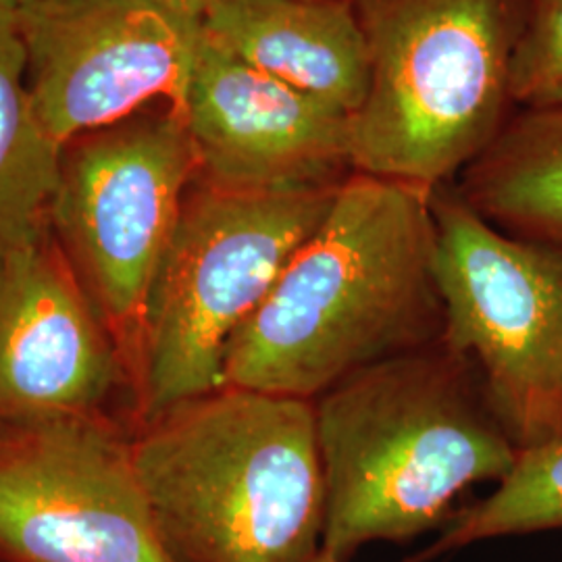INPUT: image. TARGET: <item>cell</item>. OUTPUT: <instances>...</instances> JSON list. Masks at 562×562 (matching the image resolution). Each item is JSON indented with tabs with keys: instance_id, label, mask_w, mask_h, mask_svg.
<instances>
[{
	"instance_id": "7a4b0ae2",
	"label": "cell",
	"mask_w": 562,
	"mask_h": 562,
	"mask_svg": "<svg viewBox=\"0 0 562 562\" xmlns=\"http://www.w3.org/2000/svg\"><path fill=\"white\" fill-rule=\"evenodd\" d=\"M313 408L323 550L341 561L443 529L471 485L503 482L519 459L475 362L443 340L357 371Z\"/></svg>"
},
{
	"instance_id": "7c38bea8",
	"label": "cell",
	"mask_w": 562,
	"mask_h": 562,
	"mask_svg": "<svg viewBox=\"0 0 562 562\" xmlns=\"http://www.w3.org/2000/svg\"><path fill=\"white\" fill-rule=\"evenodd\" d=\"M238 59L350 117L361 109L369 60L350 0H227L201 20Z\"/></svg>"
},
{
	"instance_id": "9c48e42d",
	"label": "cell",
	"mask_w": 562,
	"mask_h": 562,
	"mask_svg": "<svg viewBox=\"0 0 562 562\" xmlns=\"http://www.w3.org/2000/svg\"><path fill=\"white\" fill-rule=\"evenodd\" d=\"M15 18L32 99L63 148L146 102L165 101L181 115L201 21L155 0H34Z\"/></svg>"
},
{
	"instance_id": "8fae6325",
	"label": "cell",
	"mask_w": 562,
	"mask_h": 562,
	"mask_svg": "<svg viewBox=\"0 0 562 562\" xmlns=\"http://www.w3.org/2000/svg\"><path fill=\"white\" fill-rule=\"evenodd\" d=\"M115 359L92 304L44 238L0 250V422L86 415Z\"/></svg>"
},
{
	"instance_id": "6da1fadb",
	"label": "cell",
	"mask_w": 562,
	"mask_h": 562,
	"mask_svg": "<svg viewBox=\"0 0 562 562\" xmlns=\"http://www.w3.org/2000/svg\"><path fill=\"white\" fill-rule=\"evenodd\" d=\"M431 192L350 173L234 336L223 385L315 401L361 369L442 340Z\"/></svg>"
},
{
	"instance_id": "ba28073f",
	"label": "cell",
	"mask_w": 562,
	"mask_h": 562,
	"mask_svg": "<svg viewBox=\"0 0 562 562\" xmlns=\"http://www.w3.org/2000/svg\"><path fill=\"white\" fill-rule=\"evenodd\" d=\"M0 559L176 562L132 446L86 415L0 422Z\"/></svg>"
},
{
	"instance_id": "8992f818",
	"label": "cell",
	"mask_w": 562,
	"mask_h": 562,
	"mask_svg": "<svg viewBox=\"0 0 562 562\" xmlns=\"http://www.w3.org/2000/svg\"><path fill=\"white\" fill-rule=\"evenodd\" d=\"M442 340L475 362L522 452L562 436V250L508 236L454 188L431 192Z\"/></svg>"
},
{
	"instance_id": "277c9868",
	"label": "cell",
	"mask_w": 562,
	"mask_h": 562,
	"mask_svg": "<svg viewBox=\"0 0 562 562\" xmlns=\"http://www.w3.org/2000/svg\"><path fill=\"white\" fill-rule=\"evenodd\" d=\"M369 83L350 117L355 173L452 183L513 115L510 63L529 0H350Z\"/></svg>"
},
{
	"instance_id": "5bb4252c",
	"label": "cell",
	"mask_w": 562,
	"mask_h": 562,
	"mask_svg": "<svg viewBox=\"0 0 562 562\" xmlns=\"http://www.w3.org/2000/svg\"><path fill=\"white\" fill-rule=\"evenodd\" d=\"M63 153L32 99L18 18L0 11V250L44 238Z\"/></svg>"
},
{
	"instance_id": "d6986e66",
	"label": "cell",
	"mask_w": 562,
	"mask_h": 562,
	"mask_svg": "<svg viewBox=\"0 0 562 562\" xmlns=\"http://www.w3.org/2000/svg\"><path fill=\"white\" fill-rule=\"evenodd\" d=\"M308 562H348V561H341V559H338V557H334V554H329V552H325L322 548V552L319 554H315L313 559Z\"/></svg>"
},
{
	"instance_id": "3957f363",
	"label": "cell",
	"mask_w": 562,
	"mask_h": 562,
	"mask_svg": "<svg viewBox=\"0 0 562 562\" xmlns=\"http://www.w3.org/2000/svg\"><path fill=\"white\" fill-rule=\"evenodd\" d=\"M132 459L176 562H308L322 552L313 401L225 385L150 419Z\"/></svg>"
},
{
	"instance_id": "4fadbf2b",
	"label": "cell",
	"mask_w": 562,
	"mask_h": 562,
	"mask_svg": "<svg viewBox=\"0 0 562 562\" xmlns=\"http://www.w3.org/2000/svg\"><path fill=\"white\" fill-rule=\"evenodd\" d=\"M454 188L504 234L562 250V106L513 113Z\"/></svg>"
},
{
	"instance_id": "52a82bcc",
	"label": "cell",
	"mask_w": 562,
	"mask_h": 562,
	"mask_svg": "<svg viewBox=\"0 0 562 562\" xmlns=\"http://www.w3.org/2000/svg\"><path fill=\"white\" fill-rule=\"evenodd\" d=\"M199 159L180 113L125 120L63 153L50 206L102 317L140 348L142 317Z\"/></svg>"
},
{
	"instance_id": "9a60e30c",
	"label": "cell",
	"mask_w": 562,
	"mask_h": 562,
	"mask_svg": "<svg viewBox=\"0 0 562 562\" xmlns=\"http://www.w3.org/2000/svg\"><path fill=\"white\" fill-rule=\"evenodd\" d=\"M562 529V436L519 452L513 471L480 503L459 508L422 554L431 562L473 543Z\"/></svg>"
},
{
	"instance_id": "2e32d148",
	"label": "cell",
	"mask_w": 562,
	"mask_h": 562,
	"mask_svg": "<svg viewBox=\"0 0 562 562\" xmlns=\"http://www.w3.org/2000/svg\"><path fill=\"white\" fill-rule=\"evenodd\" d=\"M510 99L522 109L562 106V0H529L510 63Z\"/></svg>"
},
{
	"instance_id": "ac0fdd59",
	"label": "cell",
	"mask_w": 562,
	"mask_h": 562,
	"mask_svg": "<svg viewBox=\"0 0 562 562\" xmlns=\"http://www.w3.org/2000/svg\"><path fill=\"white\" fill-rule=\"evenodd\" d=\"M34 0H0V11H7V13H18L23 7L32 4Z\"/></svg>"
},
{
	"instance_id": "e0dca14e",
	"label": "cell",
	"mask_w": 562,
	"mask_h": 562,
	"mask_svg": "<svg viewBox=\"0 0 562 562\" xmlns=\"http://www.w3.org/2000/svg\"><path fill=\"white\" fill-rule=\"evenodd\" d=\"M155 2H159L162 7H167L180 15L201 21L209 9L227 2V0H155Z\"/></svg>"
},
{
	"instance_id": "30bf717a",
	"label": "cell",
	"mask_w": 562,
	"mask_h": 562,
	"mask_svg": "<svg viewBox=\"0 0 562 562\" xmlns=\"http://www.w3.org/2000/svg\"><path fill=\"white\" fill-rule=\"evenodd\" d=\"M181 117L196 180L213 186L327 188L355 173L348 113L238 59L204 30Z\"/></svg>"
},
{
	"instance_id": "5b68a950",
	"label": "cell",
	"mask_w": 562,
	"mask_h": 562,
	"mask_svg": "<svg viewBox=\"0 0 562 562\" xmlns=\"http://www.w3.org/2000/svg\"><path fill=\"white\" fill-rule=\"evenodd\" d=\"M340 186L236 190L192 181L142 317L146 422L225 387L229 344L325 220Z\"/></svg>"
}]
</instances>
